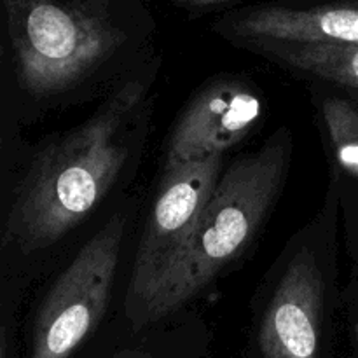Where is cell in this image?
<instances>
[{"label":"cell","mask_w":358,"mask_h":358,"mask_svg":"<svg viewBox=\"0 0 358 358\" xmlns=\"http://www.w3.org/2000/svg\"><path fill=\"white\" fill-rule=\"evenodd\" d=\"M108 358H164L156 355V353L149 352V350H142V348H124L115 352L114 355Z\"/></svg>","instance_id":"11"},{"label":"cell","mask_w":358,"mask_h":358,"mask_svg":"<svg viewBox=\"0 0 358 358\" xmlns=\"http://www.w3.org/2000/svg\"><path fill=\"white\" fill-rule=\"evenodd\" d=\"M143 100L142 80L122 84L87 121L37 157L10 219L23 248L49 247L96 208L128 159L129 129Z\"/></svg>","instance_id":"1"},{"label":"cell","mask_w":358,"mask_h":358,"mask_svg":"<svg viewBox=\"0 0 358 358\" xmlns=\"http://www.w3.org/2000/svg\"><path fill=\"white\" fill-rule=\"evenodd\" d=\"M331 94L322 101V117L336 164L358 187V90Z\"/></svg>","instance_id":"9"},{"label":"cell","mask_w":358,"mask_h":358,"mask_svg":"<svg viewBox=\"0 0 358 358\" xmlns=\"http://www.w3.org/2000/svg\"><path fill=\"white\" fill-rule=\"evenodd\" d=\"M325 280L317 257L301 250L273 292L261 329V358H322Z\"/></svg>","instance_id":"7"},{"label":"cell","mask_w":358,"mask_h":358,"mask_svg":"<svg viewBox=\"0 0 358 358\" xmlns=\"http://www.w3.org/2000/svg\"><path fill=\"white\" fill-rule=\"evenodd\" d=\"M0 358H3V329H2V317H0Z\"/></svg>","instance_id":"13"},{"label":"cell","mask_w":358,"mask_h":358,"mask_svg":"<svg viewBox=\"0 0 358 358\" xmlns=\"http://www.w3.org/2000/svg\"><path fill=\"white\" fill-rule=\"evenodd\" d=\"M241 2V0H171L177 9L185 10L189 14H203L208 10L222 9V7L234 6V3Z\"/></svg>","instance_id":"10"},{"label":"cell","mask_w":358,"mask_h":358,"mask_svg":"<svg viewBox=\"0 0 358 358\" xmlns=\"http://www.w3.org/2000/svg\"><path fill=\"white\" fill-rule=\"evenodd\" d=\"M262 117V101L247 84L220 79L203 87L173 128L166 170L222 156L240 143Z\"/></svg>","instance_id":"6"},{"label":"cell","mask_w":358,"mask_h":358,"mask_svg":"<svg viewBox=\"0 0 358 358\" xmlns=\"http://www.w3.org/2000/svg\"><path fill=\"white\" fill-rule=\"evenodd\" d=\"M213 30L248 45H358V0L268 2L220 17Z\"/></svg>","instance_id":"5"},{"label":"cell","mask_w":358,"mask_h":358,"mask_svg":"<svg viewBox=\"0 0 358 358\" xmlns=\"http://www.w3.org/2000/svg\"><path fill=\"white\" fill-rule=\"evenodd\" d=\"M352 334H353V345H355V353L358 358V317L353 320V327H352Z\"/></svg>","instance_id":"12"},{"label":"cell","mask_w":358,"mask_h":358,"mask_svg":"<svg viewBox=\"0 0 358 358\" xmlns=\"http://www.w3.org/2000/svg\"><path fill=\"white\" fill-rule=\"evenodd\" d=\"M289 157L290 140L276 135L219 178L184 247L129 318L133 331L185 306L250 245L282 191Z\"/></svg>","instance_id":"2"},{"label":"cell","mask_w":358,"mask_h":358,"mask_svg":"<svg viewBox=\"0 0 358 358\" xmlns=\"http://www.w3.org/2000/svg\"><path fill=\"white\" fill-rule=\"evenodd\" d=\"M355 222H357V236H358V205H357V213H355Z\"/></svg>","instance_id":"14"},{"label":"cell","mask_w":358,"mask_h":358,"mask_svg":"<svg viewBox=\"0 0 358 358\" xmlns=\"http://www.w3.org/2000/svg\"><path fill=\"white\" fill-rule=\"evenodd\" d=\"M124 222L114 217L58 276L35 318L30 358H72L98 327L117 271Z\"/></svg>","instance_id":"3"},{"label":"cell","mask_w":358,"mask_h":358,"mask_svg":"<svg viewBox=\"0 0 358 358\" xmlns=\"http://www.w3.org/2000/svg\"><path fill=\"white\" fill-rule=\"evenodd\" d=\"M222 156L168 168L133 262L128 318L142 308L189 234L220 178Z\"/></svg>","instance_id":"4"},{"label":"cell","mask_w":358,"mask_h":358,"mask_svg":"<svg viewBox=\"0 0 358 358\" xmlns=\"http://www.w3.org/2000/svg\"><path fill=\"white\" fill-rule=\"evenodd\" d=\"M257 48L301 72L311 73L339 87L358 90V45L268 44Z\"/></svg>","instance_id":"8"}]
</instances>
